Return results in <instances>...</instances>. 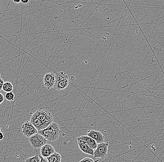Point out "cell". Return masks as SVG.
Instances as JSON below:
<instances>
[{"mask_svg":"<svg viewBox=\"0 0 164 162\" xmlns=\"http://www.w3.org/2000/svg\"><path fill=\"white\" fill-rule=\"evenodd\" d=\"M39 134L44 136L48 141L53 142L59 138L61 130L56 122H53L45 129L38 131Z\"/></svg>","mask_w":164,"mask_h":162,"instance_id":"1","label":"cell"},{"mask_svg":"<svg viewBox=\"0 0 164 162\" xmlns=\"http://www.w3.org/2000/svg\"><path fill=\"white\" fill-rule=\"evenodd\" d=\"M56 82L54 85V89L57 90L61 91L65 89L69 86V77L66 73L61 72L55 74Z\"/></svg>","mask_w":164,"mask_h":162,"instance_id":"2","label":"cell"},{"mask_svg":"<svg viewBox=\"0 0 164 162\" xmlns=\"http://www.w3.org/2000/svg\"><path fill=\"white\" fill-rule=\"evenodd\" d=\"M33 115L38 117L43 124L47 127L53 122V118L52 114L48 111L43 109H39L35 112Z\"/></svg>","mask_w":164,"mask_h":162,"instance_id":"3","label":"cell"},{"mask_svg":"<svg viewBox=\"0 0 164 162\" xmlns=\"http://www.w3.org/2000/svg\"><path fill=\"white\" fill-rule=\"evenodd\" d=\"M29 141L34 148L40 149L47 143L48 140L44 136L38 132L29 137Z\"/></svg>","mask_w":164,"mask_h":162,"instance_id":"4","label":"cell"},{"mask_svg":"<svg viewBox=\"0 0 164 162\" xmlns=\"http://www.w3.org/2000/svg\"><path fill=\"white\" fill-rule=\"evenodd\" d=\"M109 143H103L98 144L97 148L94 151V158L104 159L107 157Z\"/></svg>","mask_w":164,"mask_h":162,"instance_id":"5","label":"cell"},{"mask_svg":"<svg viewBox=\"0 0 164 162\" xmlns=\"http://www.w3.org/2000/svg\"><path fill=\"white\" fill-rule=\"evenodd\" d=\"M22 132L24 136L29 138L38 133V130L30 121H26L22 125Z\"/></svg>","mask_w":164,"mask_h":162,"instance_id":"6","label":"cell"},{"mask_svg":"<svg viewBox=\"0 0 164 162\" xmlns=\"http://www.w3.org/2000/svg\"><path fill=\"white\" fill-rule=\"evenodd\" d=\"M43 84L47 89H51L54 87L56 82L55 74L51 72H48L44 75L43 78Z\"/></svg>","mask_w":164,"mask_h":162,"instance_id":"7","label":"cell"},{"mask_svg":"<svg viewBox=\"0 0 164 162\" xmlns=\"http://www.w3.org/2000/svg\"><path fill=\"white\" fill-rule=\"evenodd\" d=\"M77 143L78 147L83 153L91 156H94V150L91 148L85 141L77 138Z\"/></svg>","mask_w":164,"mask_h":162,"instance_id":"8","label":"cell"},{"mask_svg":"<svg viewBox=\"0 0 164 162\" xmlns=\"http://www.w3.org/2000/svg\"><path fill=\"white\" fill-rule=\"evenodd\" d=\"M87 135L94 139L98 144L104 142L105 140L104 135L100 131L94 130H89L87 131Z\"/></svg>","mask_w":164,"mask_h":162,"instance_id":"9","label":"cell"},{"mask_svg":"<svg viewBox=\"0 0 164 162\" xmlns=\"http://www.w3.org/2000/svg\"><path fill=\"white\" fill-rule=\"evenodd\" d=\"M55 149L51 144H46L41 148L40 153L41 156L44 158H47L55 152Z\"/></svg>","mask_w":164,"mask_h":162,"instance_id":"10","label":"cell"},{"mask_svg":"<svg viewBox=\"0 0 164 162\" xmlns=\"http://www.w3.org/2000/svg\"><path fill=\"white\" fill-rule=\"evenodd\" d=\"M30 121L38 129V131L43 129L47 127L43 124V122H42L39 119L38 117L35 116L34 115H32L31 116Z\"/></svg>","mask_w":164,"mask_h":162,"instance_id":"11","label":"cell"},{"mask_svg":"<svg viewBox=\"0 0 164 162\" xmlns=\"http://www.w3.org/2000/svg\"><path fill=\"white\" fill-rule=\"evenodd\" d=\"M78 138L85 141V142H86V144L94 150H95L97 148L98 144H97V142H96L94 139H93L90 136H88L87 135H82V136H79Z\"/></svg>","mask_w":164,"mask_h":162,"instance_id":"12","label":"cell"},{"mask_svg":"<svg viewBox=\"0 0 164 162\" xmlns=\"http://www.w3.org/2000/svg\"><path fill=\"white\" fill-rule=\"evenodd\" d=\"M48 162H60L61 161L62 157L58 153H53L51 156L46 158Z\"/></svg>","mask_w":164,"mask_h":162,"instance_id":"13","label":"cell"},{"mask_svg":"<svg viewBox=\"0 0 164 162\" xmlns=\"http://www.w3.org/2000/svg\"><path fill=\"white\" fill-rule=\"evenodd\" d=\"M13 90V86L11 83L10 82H5L2 87V90L5 92H12Z\"/></svg>","mask_w":164,"mask_h":162,"instance_id":"14","label":"cell"},{"mask_svg":"<svg viewBox=\"0 0 164 162\" xmlns=\"http://www.w3.org/2000/svg\"><path fill=\"white\" fill-rule=\"evenodd\" d=\"M25 162H41V158L38 154L34 157L28 158L25 160Z\"/></svg>","mask_w":164,"mask_h":162,"instance_id":"15","label":"cell"},{"mask_svg":"<svg viewBox=\"0 0 164 162\" xmlns=\"http://www.w3.org/2000/svg\"><path fill=\"white\" fill-rule=\"evenodd\" d=\"M5 98L8 101H13L15 99V95L12 92H7L5 96Z\"/></svg>","mask_w":164,"mask_h":162,"instance_id":"16","label":"cell"},{"mask_svg":"<svg viewBox=\"0 0 164 162\" xmlns=\"http://www.w3.org/2000/svg\"><path fill=\"white\" fill-rule=\"evenodd\" d=\"M80 162H95V161L93 160V159H92V158H83L82 160H80Z\"/></svg>","mask_w":164,"mask_h":162,"instance_id":"17","label":"cell"},{"mask_svg":"<svg viewBox=\"0 0 164 162\" xmlns=\"http://www.w3.org/2000/svg\"><path fill=\"white\" fill-rule=\"evenodd\" d=\"M4 83V82L3 79L0 78V91L2 90V87H3V85Z\"/></svg>","mask_w":164,"mask_h":162,"instance_id":"18","label":"cell"},{"mask_svg":"<svg viewBox=\"0 0 164 162\" xmlns=\"http://www.w3.org/2000/svg\"><path fill=\"white\" fill-rule=\"evenodd\" d=\"M4 97L2 93H0V104H1L4 101Z\"/></svg>","mask_w":164,"mask_h":162,"instance_id":"19","label":"cell"},{"mask_svg":"<svg viewBox=\"0 0 164 162\" xmlns=\"http://www.w3.org/2000/svg\"><path fill=\"white\" fill-rule=\"evenodd\" d=\"M4 138V135L3 133L0 131V141H1Z\"/></svg>","mask_w":164,"mask_h":162,"instance_id":"20","label":"cell"},{"mask_svg":"<svg viewBox=\"0 0 164 162\" xmlns=\"http://www.w3.org/2000/svg\"><path fill=\"white\" fill-rule=\"evenodd\" d=\"M29 0H21V2L24 3V4H26V3H28L29 2Z\"/></svg>","mask_w":164,"mask_h":162,"instance_id":"21","label":"cell"},{"mask_svg":"<svg viewBox=\"0 0 164 162\" xmlns=\"http://www.w3.org/2000/svg\"><path fill=\"white\" fill-rule=\"evenodd\" d=\"M13 1L17 3H19L21 2V0H13Z\"/></svg>","mask_w":164,"mask_h":162,"instance_id":"22","label":"cell"},{"mask_svg":"<svg viewBox=\"0 0 164 162\" xmlns=\"http://www.w3.org/2000/svg\"><path fill=\"white\" fill-rule=\"evenodd\" d=\"M1 127H0V131H1Z\"/></svg>","mask_w":164,"mask_h":162,"instance_id":"23","label":"cell"},{"mask_svg":"<svg viewBox=\"0 0 164 162\" xmlns=\"http://www.w3.org/2000/svg\"><path fill=\"white\" fill-rule=\"evenodd\" d=\"M0 78H1V74H0Z\"/></svg>","mask_w":164,"mask_h":162,"instance_id":"24","label":"cell"}]
</instances>
